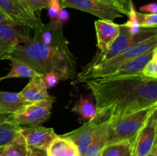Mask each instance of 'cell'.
<instances>
[{
	"instance_id": "cell-30",
	"label": "cell",
	"mask_w": 157,
	"mask_h": 156,
	"mask_svg": "<svg viewBox=\"0 0 157 156\" xmlns=\"http://www.w3.org/2000/svg\"><path fill=\"white\" fill-rule=\"evenodd\" d=\"M60 80H63L62 76L56 72H49L43 75V81L48 90L55 87Z\"/></svg>"
},
{
	"instance_id": "cell-22",
	"label": "cell",
	"mask_w": 157,
	"mask_h": 156,
	"mask_svg": "<svg viewBox=\"0 0 157 156\" xmlns=\"http://www.w3.org/2000/svg\"><path fill=\"white\" fill-rule=\"evenodd\" d=\"M5 156H30L31 148L21 134L4 148Z\"/></svg>"
},
{
	"instance_id": "cell-25",
	"label": "cell",
	"mask_w": 157,
	"mask_h": 156,
	"mask_svg": "<svg viewBox=\"0 0 157 156\" xmlns=\"http://www.w3.org/2000/svg\"><path fill=\"white\" fill-rule=\"evenodd\" d=\"M141 73L147 78L157 80V48L154 50L151 59L144 66Z\"/></svg>"
},
{
	"instance_id": "cell-3",
	"label": "cell",
	"mask_w": 157,
	"mask_h": 156,
	"mask_svg": "<svg viewBox=\"0 0 157 156\" xmlns=\"http://www.w3.org/2000/svg\"><path fill=\"white\" fill-rule=\"evenodd\" d=\"M156 47H157V35L130 46L114 58L84 74H78L76 83H84L88 80L110 76L124 63L148 53Z\"/></svg>"
},
{
	"instance_id": "cell-36",
	"label": "cell",
	"mask_w": 157,
	"mask_h": 156,
	"mask_svg": "<svg viewBox=\"0 0 157 156\" xmlns=\"http://www.w3.org/2000/svg\"><path fill=\"white\" fill-rule=\"evenodd\" d=\"M9 116H10V114H6V113H2L0 112V122H3L9 120Z\"/></svg>"
},
{
	"instance_id": "cell-28",
	"label": "cell",
	"mask_w": 157,
	"mask_h": 156,
	"mask_svg": "<svg viewBox=\"0 0 157 156\" xmlns=\"http://www.w3.org/2000/svg\"><path fill=\"white\" fill-rule=\"evenodd\" d=\"M32 12H39L42 9H48L50 5V0H21Z\"/></svg>"
},
{
	"instance_id": "cell-37",
	"label": "cell",
	"mask_w": 157,
	"mask_h": 156,
	"mask_svg": "<svg viewBox=\"0 0 157 156\" xmlns=\"http://www.w3.org/2000/svg\"><path fill=\"white\" fill-rule=\"evenodd\" d=\"M147 156H157V144L156 145H154L153 148L152 149L151 152H150Z\"/></svg>"
},
{
	"instance_id": "cell-13",
	"label": "cell",
	"mask_w": 157,
	"mask_h": 156,
	"mask_svg": "<svg viewBox=\"0 0 157 156\" xmlns=\"http://www.w3.org/2000/svg\"><path fill=\"white\" fill-rule=\"evenodd\" d=\"M100 122H99L98 119L93 117L88 119V121L81 127L70 132L61 135V136L74 142L78 147L80 155L84 156L91 142L95 129Z\"/></svg>"
},
{
	"instance_id": "cell-34",
	"label": "cell",
	"mask_w": 157,
	"mask_h": 156,
	"mask_svg": "<svg viewBox=\"0 0 157 156\" xmlns=\"http://www.w3.org/2000/svg\"><path fill=\"white\" fill-rule=\"evenodd\" d=\"M30 156H48L45 150L39 149V148H31Z\"/></svg>"
},
{
	"instance_id": "cell-38",
	"label": "cell",
	"mask_w": 157,
	"mask_h": 156,
	"mask_svg": "<svg viewBox=\"0 0 157 156\" xmlns=\"http://www.w3.org/2000/svg\"><path fill=\"white\" fill-rule=\"evenodd\" d=\"M4 148L5 146H0V156H5Z\"/></svg>"
},
{
	"instance_id": "cell-10",
	"label": "cell",
	"mask_w": 157,
	"mask_h": 156,
	"mask_svg": "<svg viewBox=\"0 0 157 156\" xmlns=\"http://www.w3.org/2000/svg\"><path fill=\"white\" fill-rule=\"evenodd\" d=\"M157 110L153 112L133 142L131 156H147L156 145Z\"/></svg>"
},
{
	"instance_id": "cell-20",
	"label": "cell",
	"mask_w": 157,
	"mask_h": 156,
	"mask_svg": "<svg viewBox=\"0 0 157 156\" xmlns=\"http://www.w3.org/2000/svg\"><path fill=\"white\" fill-rule=\"evenodd\" d=\"M9 60L10 61L11 70L6 76L0 77V82L10 78H31L40 74L32 67L21 61L14 58H9Z\"/></svg>"
},
{
	"instance_id": "cell-31",
	"label": "cell",
	"mask_w": 157,
	"mask_h": 156,
	"mask_svg": "<svg viewBox=\"0 0 157 156\" xmlns=\"http://www.w3.org/2000/svg\"><path fill=\"white\" fill-rule=\"evenodd\" d=\"M117 4L118 5L123 14L128 16L132 9L134 8L133 0H117Z\"/></svg>"
},
{
	"instance_id": "cell-35",
	"label": "cell",
	"mask_w": 157,
	"mask_h": 156,
	"mask_svg": "<svg viewBox=\"0 0 157 156\" xmlns=\"http://www.w3.org/2000/svg\"><path fill=\"white\" fill-rule=\"evenodd\" d=\"M12 21L10 18H8L1 10H0V23H2V22H11ZM13 22V21H12Z\"/></svg>"
},
{
	"instance_id": "cell-7",
	"label": "cell",
	"mask_w": 157,
	"mask_h": 156,
	"mask_svg": "<svg viewBox=\"0 0 157 156\" xmlns=\"http://www.w3.org/2000/svg\"><path fill=\"white\" fill-rule=\"evenodd\" d=\"M61 6L62 9L87 12L101 20L113 21L124 15L115 0H61Z\"/></svg>"
},
{
	"instance_id": "cell-6",
	"label": "cell",
	"mask_w": 157,
	"mask_h": 156,
	"mask_svg": "<svg viewBox=\"0 0 157 156\" xmlns=\"http://www.w3.org/2000/svg\"><path fill=\"white\" fill-rule=\"evenodd\" d=\"M55 101V96H50L47 99L26 104L15 113L10 114L9 121L18 126L41 125L50 118Z\"/></svg>"
},
{
	"instance_id": "cell-12",
	"label": "cell",
	"mask_w": 157,
	"mask_h": 156,
	"mask_svg": "<svg viewBox=\"0 0 157 156\" xmlns=\"http://www.w3.org/2000/svg\"><path fill=\"white\" fill-rule=\"evenodd\" d=\"M63 26L58 23H41L34 29L32 39L40 41L46 45L66 47L68 42L63 32Z\"/></svg>"
},
{
	"instance_id": "cell-18",
	"label": "cell",
	"mask_w": 157,
	"mask_h": 156,
	"mask_svg": "<svg viewBox=\"0 0 157 156\" xmlns=\"http://www.w3.org/2000/svg\"><path fill=\"white\" fill-rule=\"evenodd\" d=\"M46 152L48 156H81L75 144L61 136L53 139Z\"/></svg>"
},
{
	"instance_id": "cell-16",
	"label": "cell",
	"mask_w": 157,
	"mask_h": 156,
	"mask_svg": "<svg viewBox=\"0 0 157 156\" xmlns=\"http://www.w3.org/2000/svg\"><path fill=\"white\" fill-rule=\"evenodd\" d=\"M109 124L110 121L108 119L102 121L98 124L84 156L101 155L103 149L107 145Z\"/></svg>"
},
{
	"instance_id": "cell-24",
	"label": "cell",
	"mask_w": 157,
	"mask_h": 156,
	"mask_svg": "<svg viewBox=\"0 0 157 156\" xmlns=\"http://www.w3.org/2000/svg\"><path fill=\"white\" fill-rule=\"evenodd\" d=\"M73 111L78 113L83 119H90L94 117L96 113V104L90 97L81 96L74 107Z\"/></svg>"
},
{
	"instance_id": "cell-26",
	"label": "cell",
	"mask_w": 157,
	"mask_h": 156,
	"mask_svg": "<svg viewBox=\"0 0 157 156\" xmlns=\"http://www.w3.org/2000/svg\"><path fill=\"white\" fill-rule=\"evenodd\" d=\"M136 15L140 28H156L157 14L141 13L136 11Z\"/></svg>"
},
{
	"instance_id": "cell-5",
	"label": "cell",
	"mask_w": 157,
	"mask_h": 156,
	"mask_svg": "<svg viewBox=\"0 0 157 156\" xmlns=\"http://www.w3.org/2000/svg\"><path fill=\"white\" fill-rule=\"evenodd\" d=\"M157 110V106L138 110L110 121L107 145L124 140H134L150 116Z\"/></svg>"
},
{
	"instance_id": "cell-4",
	"label": "cell",
	"mask_w": 157,
	"mask_h": 156,
	"mask_svg": "<svg viewBox=\"0 0 157 156\" xmlns=\"http://www.w3.org/2000/svg\"><path fill=\"white\" fill-rule=\"evenodd\" d=\"M157 35V28H141L138 35L133 36L125 24H120V33L113 44L105 50H100L95 54L92 61L83 68L78 74H84L95 67L107 62L111 58L121 54L133 44Z\"/></svg>"
},
{
	"instance_id": "cell-21",
	"label": "cell",
	"mask_w": 157,
	"mask_h": 156,
	"mask_svg": "<svg viewBox=\"0 0 157 156\" xmlns=\"http://www.w3.org/2000/svg\"><path fill=\"white\" fill-rule=\"evenodd\" d=\"M133 140H124L107 145L101 156H131Z\"/></svg>"
},
{
	"instance_id": "cell-32",
	"label": "cell",
	"mask_w": 157,
	"mask_h": 156,
	"mask_svg": "<svg viewBox=\"0 0 157 156\" xmlns=\"http://www.w3.org/2000/svg\"><path fill=\"white\" fill-rule=\"evenodd\" d=\"M140 11L143 12H148L149 14H157V4L151 2L140 7Z\"/></svg>"
},
{
	"instance_id": "cell-1",
	"label": "cell",
	"mask_w": 157,
	"mask_h": 156,
	"mask_svg": "<svg viewBox=\"0 0 157 156\" xmlns=\"http://www.w3.org/2000/svg\"><path fill=\"white\" fill-rule=\"evenodd\" d=\"M96 104L94 117L99 122L113 121L143 109L157 106V80L142 73L107 76L84 82Z\"/></svg>"
},
{
	"instance_id": "cell-14",
	"label": "cell",
	"mask_w": 157,
	"mask_h": 156,
	"mask_svg": "<svg viewBox=\"0 0 157 156\" xmlns=\"http://www.w3.org/2000/svg\"><path fill=\"white\" fill-rule=\"evenodd\" d=\"M97 45L103 51L108 48L117 39L120 33V24L109 20H97L94 21Z\"/></svg>"
},
{
	"instance_id": "cell-29",
	"label": "cell",
	"mask_w": 157,
	"mask_h": 156,
	"mask_svg": "<svg viewBox=\"0 0 157 156\" xmlns=\"http://www.w3.org/2000/svg\"><path fill=\"white\" fill-rule=\"evenodd\" d=\"M61 9L62 8H61V2L59 0H52L50 2V5L48 8V15L50 18V22L49 23H58V17Z\"/></svg>"
},
{
	"instance_id": "cell-9",
	"label": "cell",
	"mask_w": 157,
	"mask_h": 156,
	"mask_svg": "<svg viewBox=\"0 0 157 156\" xmlns=\"http://www.w3.org/2000/svg\"><path fill=\"white\" fill-rule=\"evenodd\" d=\"M0 10L14 23L34 29L43 23L21 0H0Z\"/></svg>"
},
{
	"instance_id": "cell-19",
	"label": "cell",
	"mask_w": 157,
	"mask_h": 156,
	"mask_svg": "<svg viewBox=\"0 0 157 156\" xmlns=\"http://www.w3.org/2000/svg\"><path fill=\"white\" fill-rule=\"evenodd\" d=\"M29 102H26L20 93H12L0 90V112L12 114Z\"/></svg>"
},
{
	"instance_id": "cell-23",
	"label": "cell",
	"mask_w": 157,
	"mask_h": 156,
	"mask_svg": "<svg viewBox=\"0 0 157 156\" xmlns=\"http://www.w3.org/2000/svg\"><path fill=\"white\" fill-rule=\"evenodd\" d=\"M20 126L10 121L0 122V146H6L20 135Z\"/></svg>"
},
{
	"instance_id": "cell-11",
	"label": "cell",
	"mask_w": 157,
	"mask_h": 156,
	"mask_svg": "<svg viewBox=\"0 0 157 156\" xmlns=\"http://www.w3.org/2000/svg\"><path fill=\"white\" fill-rule=\"evenodd\" d=\"M20 134L30 148L47 150L48 147L58 136L53 128L40 126H20Z\"/></svg>"
},
{
	"instance_id": "cell-8",
	"label": "cell",
	"mask_w": 157,
	"mask_h": 156,
	"mask_svg": "<svg viewBox=\"0 0 157 156\" xmlns=\"http://www.w3.org/2000/svg\"><path fill=\"white\" fill-rule=\"evenodd\" d=\"M30 30L12 21L0 23V61L7 60L15 46L30 39Z\"/></svg>"
},
{
	"instance_id": "cell-27",
	"label": "cell",
	"mask_w": 157,
	"mask_h": 156,
	"mask_svg": "<svg viewBox=\"0 0 157 156\" xmlns=\"http://www.w3.org/2000/svg\"><path fill=\"white\" fill-rule=\"evenodd\" d=\"M128 17L129 20L127 22L124 23V24L129 28V31H130V33L131 34V35L135 36V35H138L141 30L140 22L138 21L137 15H136V11L135 9V8L132 9L130 14H129Z\"/></svg>"
},
{
	"instance_id": "cell-17",
	"label": "cell",
	"mask_w": 157,
	"mask_h": 156,
	"mask_svg": "<svg viewBox=\"0 0 157 156\" xmlns=\"http://www.w3.org/2000/svg\"><path fill=\"white\" fill-rule=\"evenodd\" d=\"M156 48H157V47H156ZM155 49H153L151 51L148 52V53L140 55V56L137 57V58H134V59L130 60L127 62L124 63L123 65H121L117 70H115L109 76L117 77V76H131V75H136L141 73L144 66L147 64V63L153 57ZM106 77H107V76H106Z\"/></svg>"
},
{
	"instance_id": "cell-33",
	"label": "cell",
	"mask_w": 157,
	"mask_h": 156,
	"mask_svg": "<svg viewBox=\"0 0 157 156\" xmlns=\"http://www.w3.org/2000/svg\"><path fill=\"white\" fill-rule=\"evenodd\" d=\"M69 18L70 17H69L68 12L65 9H61L58 17V22L61 24V25H64L68 21Z\"/></svg>"
},
{
	"instance_id": "cell-15",
	"label": "cell",
	"mask_w": 157,
	"mask_h": 156,
	"mask_svg": "<svg viewBox=\"0 0 157 156\" xmlns=\"http://www.w3.org/2000/svg\"><path fill=\"white\" fill-rule=\"evenodd\" d=\"M19 93L29 103L42 100L50 96L43 81V76L41 74L31 77L27 85Z\"/></svg>"
},
{
	"instance_id": "cell-2",
	"label": "cell",
	"mask_w": 157,
	"mask_h": 156,
	"mask_svg": "<svg viewBox=\"0 0 157 156\" xmlns=\"http://www.w3.org/2000/svg\"><path fill=\"white\" fill-rule=\"evenodd\" d=\"M28 64L43 75L49 72L58 73L63 80H72L76 76V58L68 46L46 45L31 38L25 43L15 46L8 57Z\"/></svg>"
},
{
	"instance_id": "cell-39",
	"label": "cell",
	"mask_w": 157,
	"mask_h": 156,
	"mask_svg": "<svg viewBox=\"0 0 157 156\" xmlns=\"http://www.w3.org/2000/svg\"><path fill=\"white\" fill-rule=\"evenodd\" d=\"M50 1H52V0H50Z\"/></svg>"
}]
</instances>
